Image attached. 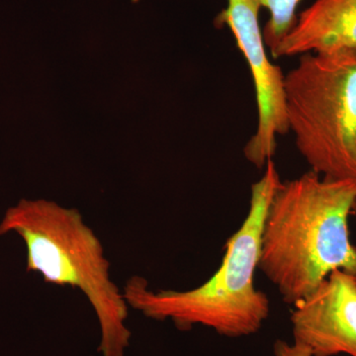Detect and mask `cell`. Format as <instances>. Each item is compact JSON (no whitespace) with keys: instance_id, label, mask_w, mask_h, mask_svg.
Instances as JSON below:
<instances>
[{"instance_id":"4","label":"cell","mask_w":356,"mask_h":356,"mask_svg":"<svg viewBox=\"0 0 356 356\" xmlns=\"http://www.w3.org/2000/svg\"><path fill=\"white\" fill-rule=\"evenodd\" d=\"M288 130L313 172L356 181V50L300 56L284 74Z\"/></svg>"},{"instance_id":"10","label":"cell","mask_w":356,"mask_h":356,"mask_svg":"<svg viewBox=\"0 0 356 356\" xmlns=\"http://www.w3.org/2000/svg\"><path fill=\"white\" fill-rule=\"evenodd\" d=\"M353 211H355V212H356V203H355V208H353Z\"/></svg>"},{"instance_id":"2","label":"cell","mask_w":356,"mask_h":356,"mask_svg":"<svg viewBox=\"0 0 356 356\" xmlns=\"http://www.w3.org/2000/svg\"><path fill=\"white\" fill-rule=\"evenodd\" d=\"M280 184L270 159L261 179L252 185L247 217L229 238L221 266L209 280L185 291H153L144 277L133 276L123 291L129 307L153 320L172 321L181 331L203 325L228 337L257 334L270 313L268 297L254 283L262 227Z\"/></svg>"},{"instance_id":"6","label":"cell","mask_w":356,"mask_h":356,"mask_svg":"<svg viewBox=\"0 0 356 356\" xmlns=\"http://www.w3.org/2000/svg\"><path fill=\"white\" fill-rule=\"evenodd\" d=\"M291 314L294 343L312 356H356L355 275L336 270Z\"/></svg>"},{"instance_id":"3","label":"cell","mask_w":356,"mask_h":356,"mask_svg":"<svg viewBox=\"0 0 356 356\" xmlns=\"http://www.w3.org/2000/svg\"><path fill=\"white\" fill-rule=\"evenodd\" d=\"M10 233L25 243L28 273L49 284L77 288L88 298L99 324V356H125L129 305L111 280L102 242L81 213L44 199H21L0 221V236Z\"/></svg>"},{"instance_id":"1","label":"cell","mask_w":356,"mask_h":356,"mask_svg":"<svg viewBox=\"0 0 356 356\" xmlns=\"http://www.w3.org/2000/svg\"><path fill=\"white\" fill-rule=\"evenodd\" d=\"M355 203V180L327 179L311 170L281 181L264 218L259 269L285 303L306 298L334 271L355 275L348 229Z\"/></svg>"},{"instance_id":"11","label":"cell","mask_w":356,"mask_h":356,"mask_svg":"<svg viewBox=\"0 0 356 356\" xmlns=\"http://www.w3.org/2000/svg\"><path fill=\"white\" fill-rule=\"evenodd\" d=\"M355 283H356V274L355 275Z\"/></svg>"},{"instance_id":"7","label":"cell","mask_w":356,"mask_h":356,"mask_svg":"<svg viewBox=\"0 0 356 356\" xmlns=\"http://www.w3.org/2000/svg\"><path fill=\"white\" fill-rule=\"evenodd\" d=\"M356 50V0H315L270 51L273 58Z\"/></svg>"},{"instance_id":"9","label":"cell","mask_w":356,"mask_h":356,"mask_svg":"<svg viewBox=\"0 0 356 356\" xmlns=\"http://www.w3.org/2000/svg\"><path fill=\"white\" fill-rule=\"evenodd\" d=\"M274 356H312L310 351L296 343L277 341L274 343Z\"/></svg>"},{"instance_id":"8","label":"cell","mask_w":356,"mask_h":356,"mask_svg":"<svg viewBox=\"0 0 356 356\" xmlns=\"http://www.w3.org/2000/svg\"><path fill=\"white\" fill-rule=\"evenodd\" d=\"M259 6L266 8L269 19L264 26V42L273 51L283 37L290 31L297 20V8L302 0H257Z\"/></svg>"},{"instance_id":"5","label":"cell","mask_w":356,"mask_h":356,"mask_svg":"<svg viewBox=\"0 0 356 356\" xmlns=\"http://www.w3.org/2000/svg\"><path fill=\"white\" fill-rule=\"evenodd\" d=\"M257 0H227V7L216 23L228 26L247 60L257 105V130L245 147L248 161L257 168L266 166L276 149V138L288 130L284 104V74L269 60Z\"/></svg>"}]
</instances>
